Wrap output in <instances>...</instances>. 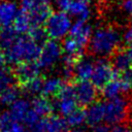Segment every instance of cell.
<instances>
[{"mask_svg": "<svg viewBox=\"0 0 132 132\" xmlns=\"http://www.w3.org/2000/svg\"><path fill=\"white\" fill-rule=\"evenodd\" d=\"M92 27L87 23V22H81V21H76L69 32V36L73 38L75 41H77L80 45L86 47L92 37Z\"/></svg>", "mask_w": 132, "mask_h": 132, "instance_id": "cell-11", "label": "cell"}, {"mask_svg": "<svg viewBox=\"0 0 132 132\" xmlns=\"http://www.w3.org/2000/svg\"><path fill=\"white\" fill-rule=\"evenodd\" d=\"M58 99V109L66 118L71 112H73L79 105L76 101L73 88L70 82H67L59 95Z\"/></svg>", "mask_w": 132, "mask_h": 132, "instance_id": "cell-10", "label": "cell"}, {"mask_svg": "<svg viewBox=\"0 0 132 132\" xmlns=\"http://www.w3.org/2000/svg\"><path fill=\"white\" fill-rule=\"evenodd\" d=\"M13 79L11 69L6 67H0V94L7 89L10 85V81Z\"/></svg>", "mask_w": 132, "mask_h": 132, "instance_id": "cell-26", "label": "cell"}, {"mask_svg": "<svg viewBox=\"0 0 132 132\" xmlns=\"http://www.w3.org/2000/svg\"><path fill=\"white\" fill-rule=\"evenodd\" d=\"M67 11L71 16L75 18L76 21L87 22L92 12L90 0H73Z\"/></svg>", "mask_w": 132, "mask_h": 132, "instance_id": "cell-13", "label": "cell"}, {"mask_svg": "<svg viewBox=\"0 0 132 132\" xmlns=\"http://www.w3.org/2000/svg\"><path fill=\"white\" fill-rule=\"evenodd\" d=\"M19 10L13 0H0V26L3 28L12 25Z\"/></svg>", "mask_w": 132, "mask_h": 132, "instance_id": "cell-12", "label": "cell"}, {"mask_svg": "<svg viewBox=\"0 0 132 132\" xmlns=\"http://www.w3.org/2000/svg\"><path fill=\"white\" fill-rule=\"evenodd\" d=\"M62 53H63V50L61 44H59L56 40H53V39L46 40L41 45L40 55L37 59L38 66L43 69L52 68L56 64V62L59 60Z\"/></svg>", "mask_w": 132, "mask_h": 132, "instance_id": "cell-9", "label": "cell"}, {"mask_svg": "<svg viewBox=\"0 0 132 132\" xmlns=\"http://www.w3.org/2000/svg\"><path fill=\"white\" fill-rule=\"evenodd\" d=\"M15 121L10 112H3L0 114V132H9Z\"/></svg>", "mask_w": 132, "mask_h": 132, "instance_id": "cell-27", "label": "cell"}, {"mask_svg": "<svg viewBox=\"0 0 132 132\" xmlns=\"http://www.w3.org/2000/svg\"><path fill=\"white\" fill-rule=\"evenodd\" d=\"M30 104L26 100H16L11 107L10 114L14 121H25L30 111Z\"/></svg>", "mask_w": 132, "mask_h": 132, "instance_id": "cell-22", "label": "cell"}, {"mask_svg": "<svg viewBox=\"0 0 132 132\" xmlns=\"http://www.w3.org/2000/svg\"><path fill=\"white\" fill-rule=\"evenodd\" d=\"M67 122L63 118L55 114H50L43 118V129L44 132H66Z\"/></svg>", "mask_w": 132, "mask_h": 132, "instance_id": "cell-19", "label": "cell"}, {"mask_svg": "<svg viewBox=\"0 0 132 132\" xmlns=\"http://www.w3.org/2000/svg\"><path fill=\"white\" fill-rule=\"evenodd\" d=\"M130 105L124 97L108 99L104 103V121L109 125H119L129 116Z\"/></svg>", "mask_w": 132, "mask_h": 132, "instance_id": "cell-5", "label": "cell"}, {"mask_svg": "<svg viewBox=\"0 0 132 132\" xmlns=\"http://www.w3.org/2000/svg\"><path fill=\"white\" fill-rule=\"evenodd\" d=\"M66 84L67 82H65L63 79L57 78V77L45 79L43 82V86H42L41 96H44L46 98L57 99L59 97V95L61 94V92L64 89Z\"/></svg>", "mask_w": 132, "mask_h": 132, "instance_id": "cell-16", "label": "cell"}, {"mask_svg": "<svg viewBox=\"0 0 132 132\" xmlns=\"http://www.w3.org/2000/svg\"><path fill=\"white\" fill-rule=\"evenodd\" d=\"M19 2L22 9L30 15L33 26H43L53 12L52 0H19Z\"/></svg>", "mask_w": 132, "mask_h": 132, "instance_id": "cell-4", "label": "cell"}, {"mask_svg": "<svg viewBox=\"0 0 132 132\" xmlns=\"http://www.w3.org/2000/svg\"><path fill=\"white\" fill-rule=\"evenodd\" d=\"M32 22L30 19V15L28 14L27 11L23 10L22 8L19 10L13 23H12V28L19 35H25L26 33H29L30 29L32 28Z\"/></svg>", "mask_w": 132, "mask_h": 132, "instance_id": "cell-18", "label": "cell"}, {"mask_svg": "<svg viewBox=\"0 0 132 132\" xmlns=\"http://www.w3.org/2000/svg\"><path fill=\"white\" fill-rule=\"evenodd\" d=\"M95 61L90 58H82L74 67L73 79L75 80H89L93 75Z\"/></svg>", "mask_w": 132, "mask_h": 132, "instance_id": "cell-15", "label": "cell"}, {"mask_svg": "<svg viewBox=\"0 0 132 132\" xmlns=\"http://www.w3.org/2000/svg\"><path fill=\"white\" fill-rule=\"evenodd\" d=\"M117 75V71L112 67L110 61L106 58H100L95 61V67L93 75L91 77V82L97 88L99 92Z\"/></svg>", "mask_w": 132, "mask_h": 132, "instance_id": "cell-8", "label": "cell"}, {"mask_svg": "<svg viewBox=\"0 0 132 132\" xmlns=\"http://www.w3.org/2000/svg\"><path fill=\"white\" fill-rule=\"evenodd\" d=\"M27 35L30 38H32L35 42H37L38 44H40V43L43 44L46 41V37H48L44 27H42V26H33Z\"/></svg>", "mask_w": 132, "mask_h": 132, "instance_id": "cell-25", "label": "cell"}, {"mask_svg": "<svg viewBox=\"0 0 132 132\" xmlns=\"http://www.w3.org/2000/svg\"><path fill=\"white\" fill-rule=\"evenodd\" d=\"M32 109L42 119L52 114L53 111V104L51 103L50 99L44 96H36L32 101Z\"/></svg>", "mask_w": 132, "mask_h": 132, "instance_id": "cell-20", "label": "cell"}, {"mask_svg": "<svg viewBox=\"0 0 132 132\" xmlns=\"http://www.w3.org/2000/svg\"><path fill=\"white\" fill-rule=\"evenodd\" d=\"M104 121V103L97 101L86 110V122L90 126H99Z\"/></svg>", "mask_w": 132, "mask_h": 132, "instance_id": "cell-17", "label": "cell"}, {"mask_svg": "<svg viewBox=\"0 0 132 132\" xmlns=\"http://www.w3.org/2000/svg\"><path fill=\"white\" fill-rule=\"evenodd\" d=\"M21 90L18 86H9L0 94V102L3 104H13L19 97Z\"/></svg>", "mask_w": 132, "mask_h": 132, "instance_id": "cell-23", "label": "cell"}, {"mask_svg": "<svg viewBox=\"0 0 132 132\" xmlns=\"http://www.w3.org/2000/svg\"><path fill=\"white\" fill-rule=\"evenodd\" d=\"M11 72L13 80L15 81V86H18L21 91L36 78L41 76L40 67L38 66L37 62H26L16 64L11 69Z\"/></svg>", "mask_w": 132, "mask_h": 132, "instance_id": "cell-6", "label": "cell"}, {"mask_svg": "<svg viewBox=\"0 0 132 132\" xmlns=\"http://www.w3.org/2000/svg\"><path fill=\"white\" fill-rule=\"evenodd\" d=\"M19 34L14 31V29L9 27H3L0 29V48L5 52L8 50L11 44L14 42V40L18 38Z\"/></svg>", "mask_w": 132, "mask_h": 132, "instance_id": "cell-21", "label": "cell"}, {"mask_svg": "<svg viewBox=\"0 0 132 132\" xmlns=\"http://www.w3.org/2000/svg\"><path fill=\"white\" fill-rule=\"evenodd\" d=\"M121 8L125 13L132 16V0H122Z\"/></svg>", "mask_w": 132, "mask_h": 132, "instance_id": "cell-29", "label": "cell"}, {"mask_svg": "<svg viewBox=\"0 0 132 132\" xmlns=\"http://www.w3.org/2000/svg\"><path fill=\"white\" fill-rule=\"evenodd\" d=\"M124 36L121 31L111 25H104L96 28L89 42V50L94 56L106 58L112 56L118 50Z\"/></svg>", "mask_w": 132, "mask_h": 132, "instance_id": "cell-1", "label": "cell"}, {"mask_svg": "<svg viewBox=\"0 0 132 132\" xmlns=\"http://www.w3.org/2000/svg\"><path fill=\"white\" fill-rule=\"evenodd\" d=\"M109 132H132V128L127 124H119L113 126Z\"/></svg>", "mask_w": 132, "mask_h": 132, "instance_id": "cell-30", "label": "cell"}, {"mask_svg": "<svg viewBox=\"0 0 132 132\" xmlns=\"http://www.w3.org/2000/svg\"><path fill=\"white\" fill-rule=\"evenodd\" d=\"M124 40L128 45H132V24L130 25V27L126 30L125 34H124Z\"/></svg>", "mask_w": 132, "mask_h": 132, "instance_id": "cell-31", "label": "cell"}, {"mask_svg": "<svg viewBox=\"0 0 132 132\" xmlns=\"http://www.w3.org/2000/svg\"><path fill=\"white\" fill-rule=\"evenodd\" d=\"M110 63L118 73L130 71L131 67H132V61H131V58L127 52V48L118 50L111 56Z\"/></svg>", "mask_w": 132, "mask_h": 132, "instance_id": "cell-14", "label": "cell"}, {"mask_svg": "<svg viewBox=\"0 0 132 132\" xmlns=\"http://www.w3.org/2000/svg\"><path fill=\"white\" fill-rule=\"evenodd\" d=\"M69 132H82V131L79 130V129H74V130H71V131H69Z\"/></svg>", "mask_w": 132, "mask_h": 132, "instance_id": "cell-33", "label": "cell"}, {"mask_svg": "<svg viewBox=\"0 0 132 132\" xmlns=\"http://www.w3.org/2000/svg\"><path fill=\"white\" fill-rule=\"evenodd\" d=\"M9 132H25V129H24V127L22 125H20V124H18L15 122Z\"/></svg>", "mask_w": 132, "mask_h": 132, "instance_id": "cell-32", "label": "cell"}, {"mask_svg": "<svg viewBox=\"0 0 132 132\" xmlns=\"http://www.w3.org/2000/svg\"><path fill=\"white\" fill-rule=\"evenodd\" d=\"M67 124L69 126H73V127H77L79 126L84 121H86V109L85 107L78 106L73 112H71L69 116H67L65 118Z\"/></svg>", "mask_w": 132, "mask_h": 132, "instance_id": "cell-24", "label": "cell"}, {"mask_svg": "<svg viewBox=\"0 0 132 132\" xmlns=\"http://www.w3.org/2000/svg\"><path fill=\"white\" fill-rule=\"evenodd\" d=\"M52 1L56 5V7H58L60 10L66 11V10H68V8L71 5L73 0H52Z\"/></svg>", "mask_w": 132, "mask_h": 132, "instance_id": "cell-28", "label": "cell"}, {"mask_svg": "<svg viewBox=\"0 0 132 132\" xmlns=\"http://www.w3.org/2000/svg\"><path fill=\"white\" fill-rule=\"evenodd\" d=\"M41 46L28 35H19L11 46L6 50L5 56L9 63L20 64L37 61Z\"/></svg>", "mask_w": 132, "mask_h": 132, "instance_id": "cell-2", "label": "cell"}, {"mask_svg": "<svg viewBox=\"0 0 132 132\" xmlns=\"http://www.w3.org/2000/svg\"><path fill=\"white\" fill-rule=\"evenodd\" d=\"M70 14L66 11H55L48 16L44 24V29L47 36L53 40L64 38L67 33L70 32L72 27Z\"/></svg>", "mask_w": 132, "mask_h": 132, "instance_id": "cell-3", "label": "cell"}, {"mask_svg": "<svg viewBox=\"0 0 132 132\" xmlns=\"http://www.w3.org/2000/svg\"><path fill=\"white\" fill-rule=\"evenodd\" d=\"M73 88L76 101L79 106L86 107L99 101V92L97 88L89 80H75L69 81Z\"/></svg>", "mask_w": 132, "mask_h": 132, "instance_id": "cell-7", "label": "cell"}]
</instances>
